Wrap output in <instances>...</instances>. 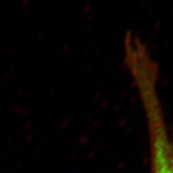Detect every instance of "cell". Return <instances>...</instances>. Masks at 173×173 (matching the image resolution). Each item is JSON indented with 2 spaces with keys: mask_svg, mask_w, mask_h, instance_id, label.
Listing matches in <instances>:
<instances>
[{
  "mask_svg": "<svg viewBox=\"0 0 173 173\" xmlns=\"http://www.w3.org/2000/svg\"><path fill=\"white\" fill-rule=\"evenodd\" d=\"M142 104L150 146V173H173V131L167 125L158 92V78L145 74L134 82Z\"/></svg>",
  "mask_w": 173,
  "mask_h": 173,
  "instance_id": "obj_1",
  "label": "cell"
}]
</instances>
